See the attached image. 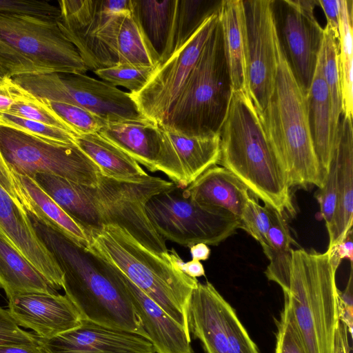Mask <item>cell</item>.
Masks as SVG:
<instances>
[{"mask_svg":"<svg viewBox=\"0 0 353 353\" xmlns=\"http://www.w3.org/2000/svg\"><path fill=\"white\" fill-rule=\"evenodd\" d=\"M26 212L37 234L61 270L65 295L82 319L132 332L149 340L117 269Z\"/></svg>","mask_w":353,"mask_h":353,"instance_id":"6da1fadb","label":"cell"},{"mask_svg":"<svg viewBox=\"0 0 353 353\" xmlns=\"http://www.w3.org/2000/svg\"><path fill=\"white\" fill-rule=\"evenodd\" d=\"M219 136L218 164L234 174L265 205L294 215L285 172L248 93L232 92Z\"/></svg>","mask_w":353,"mask_h":353,"instance_id":"7a4b0ae2","label":"cell"},{"mask_svg":"<svg viewBox=\"0 0 353 353\" xmlns=\"http://www.w3.org/2000/svg\"><path fill=\"white\" fill-rule=\"evenodd\" d=\"M87 234V249L117 268L189 330L188 305L199 281L178 268L169 250L163 254L150 251L115 225H105Z\"/></svg>","mask_w":353,"mask_h":353,"instance_id":"3957f363","label":"cell"},{"mask_svg":"<svg viewBox=\"0 0 353 353\" xmlns=\"http://www.w3.org/2000/svg\"><path fill=\"white\" fill-rule=\"evenodd\" d=\"M337 268L327 252L292 250L290 273L280 287L305 353H333L339 322Z\"/></svg>","mask_w":353,"mask_h":353,"instance_id":"277c9868","label":"cell"},{"mask_svg":"<svg viewBox=\"0 0 353 353\" xmlns=\"http://www.w3.org/2000/svg\"><path fill=\"white\" fill-rule=\"evenodd\" d=\"M276 50L275 85L259 117L290 188L315 185L319 189L325 181L310 134L306 95L294 79L278 41Z\"/></svg>","mask_w":353,"mask_h":353,"instance_id":"5b68a950","label":"cell"},{"mask_svg":"<svg viewBox=\"0 0 353 353\" xmlns=\"http://www.w3.org/2000/svg\"><path fill=\"white\" fill-rule=\"evenodd\" d=\"M233 92L219 20L162 128L188 136L219 133Z\"/></svg>","mask_w":353,"mask_h":353,"instance_id":"8992f818","label":"cell"},{"mask_svg":"<svg viewBox=\"0 0 353 353\" xmlns=\"http://www.w3.org/2000/svg\"><path fill=\"white\" fill-rule=\"evenodd\" d=\"M57 18L0 13V69L14 77L88 70Z\"/></svg>","mask_w":353,"mask_h":353,"instance_id":"52a82bcc","label":"cell"},{"mask_svg":"<svg viewBox=\"0 0 353 353\" xmlns=\"http://www.w3.org/2000/svg\"><path fill=\"white\" fill-rule=\"evenodd\" d=\"M145 210L157 233L185 247L203 243L218 245L240 229V220L230 212L205 207L183 194L176 185L152 197Z\"/></svg>","mask_w":353,"mask_h":353,"instance_id":"ba28073f","label":"cell"},{"mask_svg":"<svg viewBox=\"0 0 353 353\" xmlns=\"http://www.w3.org/2000/svg\"><path fill=\"white\" fill-rule=\"evenodd\" d=\"M57 21L76 48L88 70L118 65L116 38L130 0H61Z\"/></svg>","mask_w":353,"mask_h":353,"instance_id":"9c48e42d","label":"cell"},{"mask_svg":"<svg viewBox=\"0 0 353 353\" xmlns=\"http://www.w3.org/2000/svg\"><path fill=\"white\" fill-rule=\"evenodd\" d=\"M176 185L150 175L116 179L101 173L94 187V201L102 226L117 225L149 250L157 254L167 252L165 240L152 225L145 207L152 197Z\"/></svg>","mask_w":353,"mask_h":353,"instance_id":"30bf717a","label":"cell"},{"mask_svg":"<svg viewBox=\"0 0 353 353\" xmlns=\"http://www.w3.org/2000/svg\"><path fill=\"white\" fill-rule=\"evenodd\" d=\"M0 154L12 173L34 179L47 174L95 187L98 166L75 144L50 142L0 125Z\"/></svg>","mask_w":353,"mask_h":353,"instance_id":"8fae6325","label":"cell"},{"mask_svg":"<svg viewBox=\"0 0 353 353\" xmlns=\"http://www.w3.org/2000/svg\"><path fill=\"white\" fill-rule=\"evenodd\" d=\"M31 94L88 110L108 122L148 120L129 92L85 74L49 73L12 77Z\"/></svg>","mask_w":353,"mask_h":353,"instance_id":"7c38bea8","label":"cell"},{"mask_svg":"<svg viewBox=\"0 0 353 353\" xmlns=\"http://www.w3.org/2000/svg\"><path fill=\"white\" fill-rule=\"evenodd\" d=\"M318 0H272L276 39L299 87L310 89L323 42L314 10Z\"/></svg>","mask_w":353,"mask_h":353,"instance_id":"4fadbf2b","label":"cell"},{"mask_svg":"<svg viewBox=\"0 0 353 353\" xmlns=\"http://www.w3.org/2000/svg\"><path fill=\"white\" fill-rule=\"evenodd\" d=\"M187 318L190 334L205 353H259L234 308L208 281L193 290Z\"/></svg>","mask_w":353,"mask_h":353,"instance_id":"5bb4252c","label":"cell"},{"mask_svg":"<svg viewBox=\"0 0 353 353\" xmlns=\"http://www.w3.org/2000/svg\"><path fill=\"white\" fill-rule=\"evenodd\" d=\"M218 20L219 12L206 19L177 52L157 65L140 91L129 92L144 117L158 125L163 123L182 93Z\"/></svg>","mask_w":353,"mask_h":353,"instance_id":"9a60e30c","label":"cell"},{"mask_svg":"<svg viewBox=\"0 0 353 353\" xmlns=\"http://www.w3.org/2000/svg\"><path fill=\"white\" fill-rule=\"evenodd\" d=\"M271 1L243 0L248 91L259 114L266 108L272 94L277 71V39Z\"/></svg>","mask_w":353,"mask_h":353,"instance_id":"2e32d148","label":"cell"},{"mask_svg":"<svg viewBox=\"0 0 353 353\" xmlns=\"http://www.w3.org/2000/svg\"><path fill=\"white\" fill-rule=\"evenodd\" d=\"M38 343L48 353H156L145 337L86 319L53 338L38 337Z\"/></svg>","mask_w":353,"mask_h":353,"instance_id":"e0dca14e","label":"cell"},{"mask_svg":"<svg viewBox=\"0 0 353 353\" xmlns=\"http://www.w3.org/2000/svg\"><path fill=\"white\" fill-rule=\"evenodd\" d=\"M8 299V311L15 323L39 338H53L81 323L80 314L65 294L25 292Z\"/></svg>","mask_w":353,"mask_h":353,"instance_id":"ac0fdd59","label":"cell"},{"mask_svg":"<svg viewBox=\"0 0 353 353\" xmlns=\"http://www.w3.org/2000/svg\"><path fill=\"white\" fill-rule=\"evenodd\" d=\"M0 234L45 277L57 291L63 272L37 234L26 210L0 185Z\"/></svg>","mask_w":353,"mask_h":353,"instance_id":"d6986e66","label":"cell"},{"mask_svg":"<svg viewBox=\"0 0 353 353\" xmlns=\"http://www.w3.org/2000/svg\"><path fill=\"white\" fill-rule=\"evenodd\" d=\"M336 160V205L330 227L327 250L343 241L352 231L353 223V127L352 119L341 114L334 140Z\"/></svg>","mask_w":353,"mask_h":353,"instance_id":"ffe728a7","label":"cell"},{"mask_svg":"<svg viewBox=\"0 0 353 353\" xmlns=\"http://www.w3.org/2000/svg\"><path fill=\"white\" fill-rule=\"evenodd\" d=\"M117 270L156 353H194L189 330Z\"/></svg>","mask_w":353,"mask_h":353,"instance_id":"44dd1931","label":"cell"},{"mask_svg":"<svg viewBox=\"0 0 353 353\" xmlns=\"http://www.w3.org/2000/svg\"><path fill=\"white\" fill-rule=\"evenodd\" d=\"M149 171L163 172L161 128L150 120L108 122L99 132Z\"/></svg>","mask_w":353,"mask_h":353,"instance_id":"7402d4cb","label":"cell"},{"mask_svg":"<svg viewBox=\"0 0 353 353\" xmlns=\"http://www.w3.org/2000/svg\"><path fill=\"white\" fill-rule=\"evenodd\" d=\"M183 194L201 205L226 210L239 219L251 195L234 174L218 165L183 188Z\"/></svg>","mask_w":353,"mask_h":353,"instance_id":"603a6c76","label":"cell"},{"mask_svg":"<svg viewBox=\"0 0 353 353\" xmlns=\"http://www.w3.org/2000/svg\"><path fill=\"white\" fill-rule=\"evenodd\" d=\"M306 103L313 146L325 181L332 159L334 140L332 133L331 103L323 74V46L310 89L306 94Z\"/></svg>","mask_w":353,"mask_h":353,"instance_id":"cb8c5ba5","label":"cell"},{"mask_svg":"<svg viewBox=\"0 0 353 353\" xmlns=\"http://www.w3.org/2000/svg\"><path fill=\"white\" fill-rule=\"evenodd\" d=\"M33 180L86 232L102 227L94 187L47 174H37Z\"/></svg>","mask_w":353,"mask_h":353,"instance_id":"d4e9b609","label":"cell"},{"mask_svg":"<svg viewBox=\"0 0 353 353\" xmlns=\"http://www.w3.org/2000/svg\"><path fill=\"white\" fill-rule=\"evenodd\" d=\"M219 20L233 91H243L249 94L243 0H222Z\"/></svg>","mask_w":353,"mask_h":353,"instance_id":"484cf974","label":"cell"},{"mask_svg":"<svg viewBox=\"0 0 353 353\" xmlns=\"http://www.w3.org/2000/svg\"><path fill=\"white\" fill-rule=\"evenodd\" d=\"M23 196V208L49 226L88 248V236L83 228L73 220L32 179L12 173Z\"/></svg>","mask_w":353,"mask_h":353,"instance_id":"4316f807","label":"cell"},{"mask_svg":"<svg viewBox=\"0 0 353 353\" xmlns=\"http://www.w3.org/2000/svg\"><path fill=\"white\" fill-rule=\"evenodd\" d=\"M130 3L132 12L159 57V63L165 62L170 57L177 0H130Z\"/></svg>","mask_w":353,"mask_h":353,"instance_id":"83f0119b","label":"cell"},{"mask_svg":"<svg viewBox=\"0 0 353 353\" xmlns=\"http://www.w3.org/2000/svg\"><path fill=\"white\" fill-rule=\"evenodd\" d=\"M0 285L7 298L19 293H57L45 277L0 234Z\"/></svg>","mask_w":353,"mask_h":353,"instance_id":"f1b7e54d","label":"cell"},{"mask_svg":"<svg viewBox=\"0 0 353 353\" xmlns=\"http://www.w3.org/2000/svg\"><path fill=\"white\" fill-rule=\"evenodd\" d=\"M74 143L105 176L128 179L148 175L135 160L99 133L75 135Z\"/></svg>","mask_w":353,"mask_h":353,"instance_id":"f546056e","label":"cell"},{"mask_svg":"<svg viewBox=\"0 0 353 353\" xmlns=\"http://www.w3.org/2000/svg\"><path fill=\"white\" fill-rule=\"evenodd\" d=\"M163 129L180 160L188 185L205 170L218 165L220 158L219 133L188 136Z\"/></svg>","mask_w":353,"mask_h":353,"instance_id":"4dcf8cb0","label":"cell"},{"mask_svg":"<svg viewBox=\"0 0 353 353\" xmlns=\"http://www.w3.org/2000/svg\"><path fill=\"white\" fill-rule=\"evenodd\" d=\"M293 242L285 215L274 210L272 225L261 243L264 254L270 261L265 271L268 280L279 283L288 277Z\"/></svg>","mask_w":353,"mask_h":353,"instance_id":"1f68e13d","label":"cell"},{"mask_svg":"<svg viewBox=\"0 0 353 353\" xmlns=\"http://www.w3.org/2000/svg\"><path fill=\"white\" fill-rule=\"evenodd\" d=\"M339 70L343 114L353 115L352 1L341 0L339 26Z\"/></svg>","mask_w":353,"mask_h":353,"instance_id":"d6a6232c","label":"cell"},{"mask_svg":"<svg viewBox=\"0 0 353 353\" xmlns=\"http://www.w3.org/2000/svg\"><path fill=\"white\" fill-rule=\"evenodd\" d=\"M221 3L222 0H177L170 57L186 43L206 19L219 12Z\"/></svg>","mask_w":353,"mask_h":353,"instance_id":"836d02e7","label":"cell"},{"mask_svg":"<svg viewBox=\"0 0 353 353\" xmlns=\"http://www.w3.org/2000/svg\"><path fill=\"white\" fill-rule=\"evenodd\" d=\"M336 39L328 25L323 28V74L332 109V133L334 140L343 113Z\"/></svg>","mask_w":353,"mask_h":353,"instance_id":"e575fe53","label":"cell"},{"mask_svg":"<svg viewBox=\"0 0 353 353\" xmlns=\"http://www.w3.org/2000/svg\"><path fill=\"white\" fill-rule=\"evenodd\" d=\"M40 99L70 128L75 135L98 133L108 123L102 117L81 107Z\"/></svg>","mask_w":353,"mask_h":353,"instance_id":"d590c367","label":"cell"},{"mask_svg":"<svg viewBox=\"0 0 353 353\" xmlns=\"http://www.w3.org/2000/svg\"><path fill=\"white\" fill-rule=\"evenodd\" d=\"M157 67L119 64L94 72L105 82L116 87H124L130 93H136L146 85Z\"/></svg>","mask_w":353,"mask_h":353,"instance_id":"8d00e7d4","label":"cell"},{"mask_svg":"<svg viewBox=\"0 0 353 353\" xmlns=\"http://www.w3.org/2000/svg\"><path fill=\"white\" fill-rule=\"evenodd\" d=\"M8 113L64 130L75 136L70 128L42 100L31 94L23 88Z\"/></svg>","mask_w":353,"mask_h":353,"instance_id":"74e56055","label":"cell"},{"mask_svg":"<svg viewBox=\"0 0 353 353\" xmlns=\"http://www.w3.org/2000/svg\"><path fill=\"white\" fill-rule=\"evenodd\" d=\"M0 125L12 128L50 142L74 143L75 136L69 132L8 112L0 113Z\"/></svg>","mask_w":353,"mask_h":353,"instance_id":"f35d334b","label":"cell"},{"mask_svg":"<svg viewBox=\"0 0 353 353\" xmlns=\"http://www.w3.org/2000/svg\"><path fill=\"white\" fill-rule=\"evenodd\" d=\"M273 210L270 207L261 205L258 199L251 193L239 217L240 229L261 244L272 225Z\"/></svg>","mask_w":353,"mask_h":353,"instance_id":"ab89813d","label":"cell"},{"mask_svg":"<svg viewBox=\"0 0 353 353\" xmlns=\"http://www.w3.org/2000/svg\"><path fill=\"white\" fill-rule=\"evenodd\" d=\"M274 353H305L287 307L284 305L276 321Z\"/></svg>","mask_w":353,"mask_h":353,"instance_id":"60d3db41","label":"cell"},{"mask_svg":"<svg viewBox=\"0 0 353 353\" xmlns=\"http://www.w3.org/2000/svg\"><path fill=\"white\" fill-rule=\"evenodd\" d=\"M336 160L334 154L324 184L317 193L316 198L320 205L321 214L327 229L334 217L336 205Z\"/></svg>","mask_w":353,"mask_h":353,"instance_id":"b9f144b4","label":"cell"},{"mask_svg":"<svg viewBox=\"0 0 353 353\" xmlns=\"http://www.w3.org/2000/svg\"><path fill=\"white\" fill-rule=\"evenodd\" d=\"M0 13L56 19L59 17L60 11L58 6L46 1L0 0Z\"/></svg>","mask_w":353,"mask_h":353,"instance_id":"7bdbcfd3","label":"cell"},{"mask_svg":"<svg viewBox=\"0 0 353 353\" xmlns=\"http://www.w3.org/2000/svg\"><path fill=\"white\" fill-rule=\"evenodd\" d=\"M0 288H1L0 285ZM38 342L35 334L23 330L10 315L0 307V345L28 344Z\"/></svg>","mask_w":353,"mask_h":353,"instance_id":"ee69618b","label":"cell"},{"mask_svg":"<svg viewBox=\"0 0 353 353\" xmlns=\"http://www.w3.org/2000/svg\"><path fill=\"white\" fill-rule=\"evenodd\" d=\"M351 265V272L349 281L345 289L339 293V321L344 323L349 331L350 334L352 335L353 325V301H352V264Z\"/></svg>","mask_w":353,"mask_h":353,"instance_id":"f6af8a7d","label":"cell"},{"mask_svg":"<svg viewBox=\"0 0 353 353\" xmlns=\"http://www.w3.org/2000/svg\"><path fill=\"white\" fill-rule=\"evenodd\" d=\"M21 90L12 77L7 75L0 77V113L9 111Z\"/></svg>","mask_w":353,"mask_h":353,"instance_id":"bcb514c9","label":"cell"},{"mask_svg":"<svg viewBox=\"0 0 353 353\" xmlns=\"http://www.w3.org/2000/svg\"><path fill=\"white\" fill-rule=\"evenodd\" d=\"M0 185H1L8 193L20 204L23 201V194L20 190L16 179L7 167L0 154ZM22 205V204H21Z\"/></svg>","mask_w":353,"mask_h":353,"instance_id":"7dc6e473","label":"cell"},{"mask_svg":"<svg viewBox=\"0 0 353 353\" xmlns=\"http://www.w3.org/2000/svg\"><path fill=\"white\" fill-rule=\"evenodd\" d=\"M318 3L325 14L327 25L338 40L341 0H318Z\"/></svg>","mask_w":353,"mask_h":353,"instance_id":"c3c4849f","label":"cell"},{"mask_svg":"<svg viewBox=\"0 0 353 353\" xmlns=\"http://www.w3.org/2000/svg\"><path fill=\"white\" fill-rule=\"evenodd\" d=\"M352 234V231L349 233L343 241L326 251L330 254L332 263L337 268L343 259H349L350 264H352L353 243Z\"/></svg>","mask_w":353,"mask_h":353,"instance_id":"681fc988","label":"cell"},{"mask_svg":"<svg viewBox=\"0 0 353 353\" xmlns=\"http://www.w3.org/2000/svg\"><path fill=\"white\" fill-rule=\"evenodd\" d=\"M169 252L178 268L186 275L196 279L205 275L203 265L199 261L192 259L190 261L184 262L174 248H172Z\"/></svg>","mask_w":353,"mask_h":353,"instance_id":"f907efd6","label":"cell"},{"mask_svg":"<svg viewBox=\"0 0 353 353\" xmlns=\"http://www.w3.org/2000/svg\"><path fill=\"white\" fill-rule=\"evenodd\" d=\"M349 331L346 325L339 321L334 334L333 353H350Z\"/></svg>","mask_w":353,"mask_h":353,"instance_id":"816d5d0a","label":"cell"},{"mask_svg":"<svg viewBox=\"0 0 353 353\" xmlns=\"http://www.w3.org/2000/svg\"><path fill=\"white\" fill-rule=\"evenodd\" d=\"M0 353H48L38 343L0 345Z\"/></svg>","mask_w":353,"mask_h":353,"instance_id":"f5cc1de1","label":"cell"},{"mask_svg":"<svg viewBox=\"0 0 353 353\" xmlns=\"http://www.w3.org/2000/svg\"><path fill=\"white\" fill-rule=\"evenodd\" d=\"M190 254L192 260L196 261H205L209 259L210 255V249L208 245L199 243H196L190 248Z\"/></svg>","mask_w":353,"mask_h":353,"instance_id":"db71d44e","label":"cell"},{"mask_svg":"<svg viewBox=\"0 0 353 353\" xmlns=\"http://www.w3.org/2000/svg\"><path fill=\"white\" fill-rule=\"evenodd\" d=\"M3 76H5V74H3V72L0 69V77H2Z\"/></svg>","mask_w":353,"mask_h":353,"instance_id":"11a10c76","label":"cell"}]
</instances>
